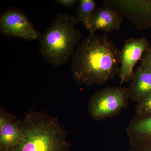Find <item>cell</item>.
Segmentation results:
<instances>
[{"label": "cell", "instance_id": "cell-9", "mask_svg": "<svg viewBox=\"0 0 151 151\" xmlns=\"http://www.w3.org/2000/svg\"><path fill=\"white\" fill-rule=\"evenodd\" d=\"M16 117L0 108V149L8 151L18 144L20 133Z\"/></svg>", "mask_w": 151, "mask_h": 151}, {"label": "cell", "instance_id": "cell-5", "mask_svg": "<svg viewBox=\"0 0 151 151\" xmlns=\"http://www.w3.org/2000/svg\"><path fill=\"white\" fill-rule=\"evenodd\" d=\"M0 32L5 37H19L28 41L38 40L40 35L24 13L13 7L7 9L1 14Z\"/></svg>", "mask_w": 151, "mask_h": 151}, {"label": "cell", "instance_id": "cell-12", "mask_svg": "<svg viewBox=\"0 0 151 151\" xmlns=\"http://www.w3.org/2000/svg\"><path fill=\"white\" fill-rule=\"evenodd\" d=\"M78 3L76 17L78 22L86 27L96 10V2L94 0H80Z\"/></svg>", "mask_w": 151, "mask_h": 151}, {"label": "cell", "instance_id": "cell-4", "mask_svg": "<svg viewBox=\"0 0 151 151\" xmlns=\"http://www.w3.org/2000/svg\"><path fill=\"white\" fill-rule=\"evenodd\" d=\"M129 99L128 88L108 86L89 98L88 112L95 121L116 116L126 108Z\"/></svg>", "mask_w": 151, "mask_h": 151}, {"label": "cell", "instance_id": "cell-2", "mask_svg": "<svg viewBox=\"0 0 151 151\" xmlns=\"http://www.w3.org/2000/svg\"><path fill=\"white\" fill-rule=\"evenodd\" d=\"M17 122L20 139L8 151H70L67 132L57 118L30 111Z\"/></svg>", "mask_w": 151, "mask_h": 151}, {"label": "cell", "instance_id": "cell-3", "mask_svg": "<svg viewBox=\"0 0 151 151\" xmlns=\"http://www.w3.org/2000/svg\"><path fill=\"white\" fill-rule=\"evenodd\" d=\"M76 16L58 12L51 25L39 38V52L52 66L57 68L66 64L73 56L81 38Z\"/></svg>", "mask_w": 151, "mask_h": 151}, {"label": "cell", "instance_id": "cell-17", "mask_svg": "<svg viewBox=\"0 0 151 151\" xmlns=\"http://www.w3.org/2000/svg\"><path fill=\"white\" fill-rule=\"evenodd\" d=\"M0 151H8L5 150H3V149H0Z\"/></svg>", "mask_w": 151, "mask_h": 151}, {"label": "cell", "instance_id": "cell-6", "mask_svg": "<svg viewBox=\"0 0 151 151\" xmlns=\"http://www.w3.org/2000/svg\"><path fill=\"white\" fill-rule=\"evenodd\" d=\"M103 5L129 19L135 27L144 29L151 27V1L105 0Z\"/></svg>", "mask_w": 151, "mask_h": 151}, {"label": "cell", "instance_id": "cell-8", "mask_svg": "<svg viewBox=\"0 0 151 151\" xmlns=\"http://www.w3.org/2000/svg\"><path fill=\"white\" fill-rule=\"evenodd\" d=\"M123 17L113 9L103 5L96 8L86 25L89 33L102 30L105 33L121 28Z\"/></svg>", "mask_w": 151, "mask_h": 151}, {"label": "cell", "instance_id": "cell-16", "mask_svg": "<svg viewBox=\"0 0 151 151\" xmlns=\"http://www.w3.org/2000/svg\"><path fill=\"white\" fill-rule=\"evenodd\" d=\"M132 151H151V147H142L137 148L133 149Z\"/></svg>", "mask_w": 151, "mask_h": 151}, {"label": "cell", "instance_id": "cell-10", "mask_svg": "<svg viewBox=\"0 0 151 151\" xmlns=\"http://www.w3.org/2000/svg\"><path fill=\"white\" fill-rule=\"evenodd\" d=\"M128 89L129 99L137 103L151 94V71L137 68Z\"/></svg>", "mask_w": 151, "mask_h": 151}, {"label": "cell", "instance_id": "cell-1", "mask_svg": "<svg viewBox=\"0 0 151 151\" xmlns=\"http://www.w3.org/2000/svg\"><path fill=\"white\" fill-rule=\"evenodd\" d=\"M121 50L106 33H89L71 58L72 78L77 85H103L119 74Z\"/></svg>", "mask_w": 151, "mask_h": 151}, {"label": "cell", "instance_id": "cell-11", "mask_svg": "<svg viewBox=\"0 0 151 151\" xmlns=\"http://www.w3.org/2000/svg\"><path fill=\"white\" fill-rule=\"evenodd\" d=\"M129 134L132 148L142 137L151 138V116L147 118L134 122L129 127Z\"/></svg>", "mask_w": 151, "mask_h": 151}, {"label": "cell", "instance_id": "cell-15", "mask_svg": "<svg viewBox=\"0 0 151 151\" xmlns=\"http://www.w3.org/2000/svg\"><path fill=\"white\" fill-rule=\"evenodd\" d=\"M79 1L77 0H55V2L60 5L64 6L67 8L73 7Z\"/></svg>", "mask_w": 151, "mask_h": 151}, {"label": "cell", "instance_id": "cell-7", "mask_svg": "<svg viewBox=\"0 0 151 151\" xmlns=\"http://www.w3.org/2000/svg\"><path fill=\"white\" fill-rule=\"evenodd\" d=\"M149 47L148 42L145 37H131L126 41L121 50V63L119 74L121 84L131 81L135 65L142 59Z\"/></svg>", "mask_w": 151, "mask_h": 151}, {"label": "cell", "instance_id": "cell-14", "mask_svg": "<svg viewBox=\"0 0 151 151\" xmlns=\"http://www.w3.org/2000/svg\"><path fill=\"white\" fill-rule=\"evenodd\" d=\"M139 67L143 70L151 71V46L143 54Z\"/></svg>", "mask_w": 151, "mask_h": 151}, {"label": "cell", "instance_id": "cell-13", "mask_svg": "<svg viewBox=\"0 0 151 151\" xmlns=\"http://www.w3.org/2000/svg\"><path fill=\"white\" fill-rule=\"evenodd\" d=\"M137 103L136 108L137 115H143L151 113V94Z\"/></svg>", "mask_w": 151, "mask_h": 151}]
</instances>
